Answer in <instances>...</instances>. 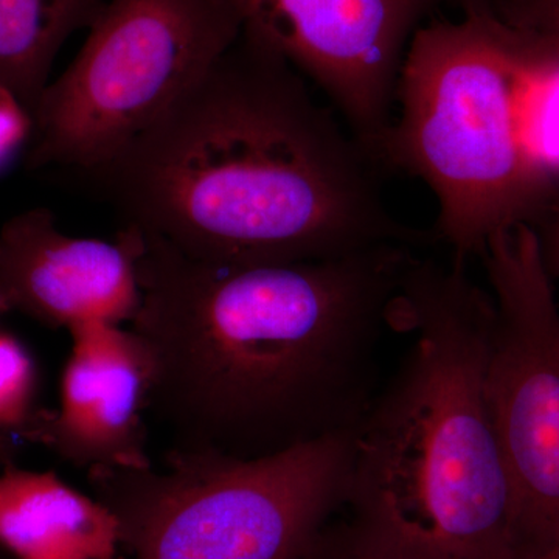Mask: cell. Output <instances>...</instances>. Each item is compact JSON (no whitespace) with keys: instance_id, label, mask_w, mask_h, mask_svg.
Masks as SVG:
<instances>
[{"instance_id":"obj_1","label":"cell","mask_w":559,"mask_h":559,"mask_svg":"<svg viewBox=\"0 0 559 559\" xmlns=\"http://www.w3.org/2000/svg\"><path fill=\"white\" fill-rule=\"evenodd\" d=\"M138 231L131 330L150 355L148 407L175 448L255 459L355 428L419 249L218 264Z\"/></svg>"},{"instance_id":"obj_2","label":"cell","mask_w":559,"mask_h":559,"mask_svg":"<svg viewBox=\"0 0 559 559\" xmlns=\"http://www.w3.org/2000/svg\"><path fill=\"white\" fill-rule=\"evenodd\" d=\"M311 86L241 32L148 130L81 173L123 226L209 263L433 245L393 216L385 173Z\"/></svg>"},{"instance_id":"obj_3","label":"cell","mask_w":559,"mask_h":559,"mask_svg":"<svg viewBox=\"0 0 559 559\" xmlns=\"http://www.w3.org/2000/svg\"><path fill=\"white\" fill-rule=\"evenodd\" d=\"M491 294L415 255L392 329L412 344L352 437L342 535L370 559H516L513 492L487 392Z\"/></svg>"},{"instance_id":"obj_4","label":"cell","mask_w":559,"mask_h":559,"mask_svg":"<svg viewBox=\"0 0 559 559\" xmlns=\"http://www.w3.org/2000/svg\"><path fill=\"white\" fill-rule=\"evenodd\" d=\"M395 105L374 160L432 191L433 245L468 263L496 235L535 224L558 183L522 145L509 31L495 14L423 25L401 66Z\"/></svg>"},{"instance_id":"obj_5","label":"cell","mask_w":559,"mask_h":559,"mask_svg":"<svg viewBox=\"0 0 559 559\" xmlns=\"http://www.w3.org/2000/svg\"><path fill=\"white\" fill-rule=\"evenodd\" d=\"M349 432L264 457L173 447L165 468H94L131 559H305L347 489Z\"/></svg>"},{"instance_id":"obj_6","label":"cell","mask_w":559,"mask_h":559,"mask_svg":"<svg viewBox=\"0 0 559 559\" xmlns=\"http://www.w3.org/2000/svg\"><path fill=\"white\" fill-rule=\"evenodd\" d=\"M241 33L226 0H109L33 110L32 167L112 160Z\"/></svg>"},{"instance_id":"obj_7","label":"cell","mask_w":559,"mask_h":559,"mask_svg":"<svg viewBox=\"0 0 559 559\" xmlns=\"http://www.w3.org/2000/svg\"><path fill=\"white\" fill-rule=\"evenodd\" d=\"M495 304L487 392L509 474L516 559L559 549V308L532 227L479 257Z\"/></svg>"},{"instance_id":"obj_8","label":"cell","mask_w":559,"mask_h":559,"mask_svg":"<svg viewBox=\"0 0 559 559\" xmlns=\"http://www.w3.org/2000/svg\"><path fill=\"white\" fill-rule=\"evenodd\" d=\"M241 32L318 87L373 156L415 33L457 0H226Z\"/></svg>"},{"instance_id":"obj_9","label":"cell","mask_w":559,"mask_h":559,"mask_svg":"<svg viewBox=\"0 0 559 559\" xmlns=\"http://www.w3.org/2000/svg\"><path fill=\"white\" fill-rule=\"evenodd\" d=\"M139 248L134 227L108 242L62 234L47 210L21 213L0 230V299L53 329L131 322Z\"/></svg>"},{"instance_id":"obj_10","label":"cell","mask_w":559,"mask_h":559,"mask_svg":"<svg viewBox=\"0 0 559 559\" xmlns=\"http://www.w3.org/2000/svg\"><path fill=\"white\" fill-rule=\"evenodd\" d=\"M69 333L60 409L35 417L25 436L86 471L151 466L142 419L151 388L145 345L116 323H84Z\"/></svg>"},{"instance_id":"obj_11","label":"cell","mask_w":559,"mask_h":559,"mask_svg":"<svg viewBox=\"0 0 559 559\" xmlns=\"http://www.w3.org/2000/svg\"><path fill=\"white\" fill-rule=\"evenodd\" d=\"M0 547L17 559H116L119 522L51 471H0Z\"/></svg>"},{"instance_id":"obj_12","label":"cell","mask_w":559,"mask_h":559,"mask_svg":"<svg viewBox=\"0 0 559 559\" xmlns=\"http://www.w3.org/2000/svg\"><path fill=\"white\" fill-rule=\"evenodd\" d=\"M109 0H0V84L35 110L58 51Z\"/></svg>"},{"instance_id":"obj_13","label":"cell","mask_w":559,"mask_h":559,"mask_svg":"<svg viewBox=\"0 0 559 559\" xmlns=\"http://www.w3.org/2000/svg\"><path fill=\"white\" fill-rule=\"evenodd\" d=\"M509 28L522 145L540 175L559 183V57Z\"/></svg>"},{"instance_id":"obj_14","label":"cell","mask_w":559,"mask_h":559,"mask_svg":"<svg viewBox=\"0 0 559 559\" xmlns=\"http://www.w3.org/2000/svg\"><path fill=\"white\" fill-rule=\"evenodd\" d=\"M36 392V369L20 341L0 331V432L22 430L32 425Z\"/></svg>"},{"instance_id":"obj_15","label":"cell","mask_w":559,"mask_h":559,"mask_svg":"<svg viewBox=\"0 0 559 559\" xmlns=\"http://www.w3.org/2000/svg\"><path fill=\"white\" fill-rule=\"evenodd\" d=\"M495 16L559 57V0H498Z\"/></svg>"},{"instance_id":"obj_16","label":"cell","mask_w":559,"mask_h":559,"mask_svg":"<svg viewBox=\"0 0 559 559\" xmlns=\"http://www.w3.org/2000/svg\"><path fill=\"white\" fill-rule=\"evenodd\" d=\"M32 131L31 110L14 92L0 84V168L24 145Z\"/></svg>"},{"instance_id":"obj_17","label":"cell","mask_w":559,"mask_h":559,"mask_svg":"<svg viewBox=\"0 0 559 559\" xmlns=\"http://www.w3.org/2000/svg\"><path fill=\"white\" fill-rule=\"evenodd\" d=\"M532 227L538 238L540 255L551 278H559V183L549 204Z\"/></svg>"},{"instance_id":"obj_18","label":"cell","mask_w":559,"mask_h":559,"mask_svg":"<svg viewBox=\"0 0 559 559\" xmlns=\"http://www.w3.org/2000/svg\"><path fill=\"white\" fill-rule=\"evenodd\" d=\"M305 559H370L356 550L336 524L326 525Z\"/></svg>"},{"instance_id":"obj_19","label":"cell","mask_w":559,"mask_h":559,"mask_svg":"<svg viewBox=\"0 0 559 559\" xmlns=\"http://www.w3.org/2000/svg\"><path fill=\"white\" fill-rule=\"evenodd\" d=\"M498 0H457V9L462 16H488L495 14Z\"/></svg>"},{"instance_id":"obj_20","label":"cell","mask_w":559,"mask_h":559,"mask_svg":"<svg viewBox=\"0 0 559 559\" xmlns=\"http://www.w3.org/2000/svg\"><path fill=\"white\" fill-rule=\"evenodd\" d=\"M532 559H559V549L549 551V554L540 555V557L532 558Z\"/></svg>"},{"instance_id":"obj_21","label":"cell","mask_w":559,"mask_h":559,"mask_svg":"<svg viewBox=\"0 0 559 559\" xmlns=\"http://www.w3.org/2000/svg\"><path fill=\"white\" fill-rule=\"evenodd\" d=\"M7 310L5 304H3V300L0 299V311Z\"/></svg>"}]
</instances>
